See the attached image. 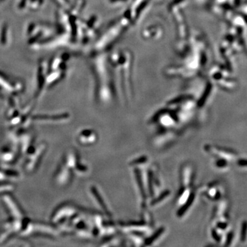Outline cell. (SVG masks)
Wrapping results in <instances>:
<instances>
[{
	"mask_svg": "<svg viewBox=\"0 0 247 247\" xmlns=\"http://www.w3.org/2000/svg\"><path fill=\"white\" fill-rule=\"evenodd\" d=\"M120 227L122 230H124V231L127 232H133L135 231L138 233H144V232L148 231L149 228L146 224H142V223H138V222H131L129 224H124V225H120Z\"/></svg>",
	"mask_w": 247,
	"mask_h": 247,
	"instance_id": "obj_1",
	"label": "cell"
},
{
	"mask_svg": "<svg viewBox=\"0 0 247 247\" xmlns=\"http://www.w3.org/2000/svg\"><path fill=\"white\" fill-rule=\"evenodd\" d=\"M182 176L181 181L182 185L183 187H190L192 182V167L190 165H186V166L182 167L181 170Z\"/></svg>",
	"mask_w": 247,
	"mask_h": 247,
	"instance_id": "obj_2",
	"label": "cell"
},
{
	"mask_svg": "<svg viewBox=\"0 0 247 247\" xmlns=\"http://www.w3.org/2000/svg\"><path fill=\"white\" fill-rule=\"evenodd\" d=\"M92 192V194H93V196H94L96 197V201L98 202V204H100V207L105 211L106 213L107 214V215H109V211H108V208L107 207V205H105V202L104 203V201H103V199L102 198V197H101L100 194V193L98 192V191L96 190V189L95 187H93Z\"/></svg>",
	"mask_w": 247,
	"mask_h": 247,
	"instance_id": "obj_3",
	"label": "cell"
},
{
	"mask_svg": "<svg viewBox=\"0 0 247 247\" xmlns=\"http://www.w3.org/2000/svg\"><path fill=\"white\" fill-rule=\"evenodd\" d=\"M164 232H165L164 229H159L157 232H155L153 236H152V237H151L149 239H148L147 240H146L145 242H144L146 243V245L151 246V245H153V244H155V242H157V240L158 239H160V237L163 234Z\"/></svg>",
	"mask_w": 247,
	"mask_h": 247,
	"instance_id": "obj_4",
	"label": "cell"
},
{
	"mask_svg": "<svg viewBox=\"0 0 247 247\" xmlns=\"http://www.w3.org/2000/svg\"><path fill=\"white\" fill-rule=\"evenodd\" d=\"M170 195V192H166L163 194H161V195L160 196V198L159 197V198H156L155 201L152 202L151 205L153 206H158L159 204H161V202L162 201H166V199Z\"/></svg>",
	"mask_w": 247,
	"mask_h": 247,
	"instance_id": "obj_5",
	"label": "cell"
},
{
	"mask_svg": "<svg viewBox=\"0 0 247 247\" xmlns=\"http://www.w3.org/2000/svg\"><path fill=\"white\" fill-rule=\"evenodd\" d=\"M246 231H247V222H245L242 225V232H241V239L243 241L245 240L246 235Z\"/></svg>",
	"mask_w": 247,
	"mask_h": 247,
	"instance_id": "obj_6",
	"label": "cell"
},
{
	"mask_svg": "<svg viewBox=\"0 0 247 247\" xmlns=\"http://www.w3.org/2000/svg\"><path fill=\"white\" fill-rule=\"evenodd\" d=\"M226 164V162L224 160H219V161H218L216 162V166L218 167H220L225 166Z\"/></svg>",
	"mask_w": 247,
	"mask_h": 247,
	"instance_id": "obj_7",
	"label": "cell"
},
{
	"mask_svg": "<svg viewBox=\"0 0 247 247\" xmlns=\"http://www.w3.org/2000/svg\"><path fill=\"white\" fill-rule=\"evenodd\" d=\"M232 238H233V233H229V236H228V237H227V240H226V246H228V245H229V244H230V242H231V240H232Z\"/></svg>",
	"mask_w": 247,
	"mask_h": 247,
	"instance_id": "obj_8",
	"label": "cell"
},
{
	"mask_svg": "<svg viewBox=\"0 0 247 247\" xmlns=\"http://www.w3.org/2000/svg\"><path fill=\"white\" fill-rule=\"evenodd\" d=\"M238 163H239L240 166H247V160H241L238 162Z\"/></svg>",
	"mask_w": 247,
	"mask_h": 247,
	"instance_id": "obj_9",
	"label": "cell"
}]
</instances>
